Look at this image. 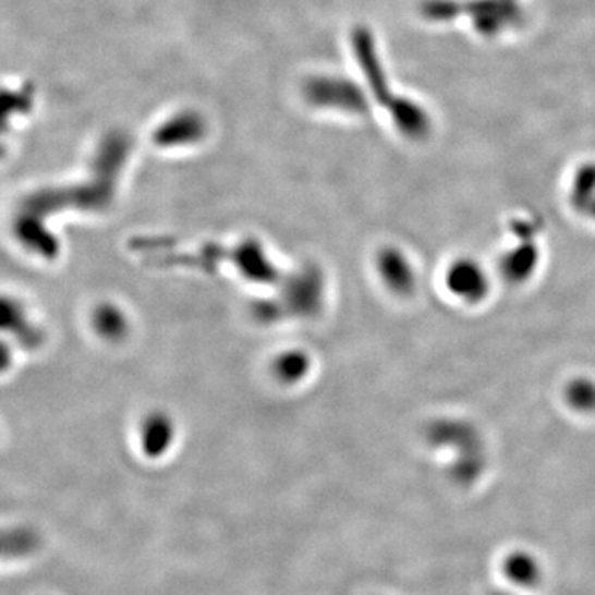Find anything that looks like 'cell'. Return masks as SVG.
<instances>
[{
  "mask_svg": "<svg viewBox=\"0 0 595 595\" xmlns=\"http://www.w3.org/2000/svg\"><path fill=\"white\" fill-rule=\"evenodd\" d=\"M321 85L331 93L323 92L313 85L309 88V96L315 104L331 101V105H341V108H353V110H360V107H363V99L348 83H321Z\"/></svg>",
  "mask_w": 595,
  "mask_h": 595,
  "instance_id": "obj_1",
  "label": "cell"
}]
</instances>
